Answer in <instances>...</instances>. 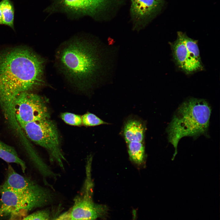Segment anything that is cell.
Listing matches in <instances>:
<instances>
[{
	"instance_id": "obj_11",
	"label": "cell",
	"mask_w": 220,
	"mask_h": 220,
	"mask_svg": "<svg viewBox=\"0 0 220 220\" xmlns=\"http://www.w3.org/2000/svg\"><path fill=\"white\" fill-rule=\"evenodd\" d=\"M3 185L13 191L24 193L39 191L45 188L16 172L10 165L8 166L6 179Z\"/></svg>"
},
{
	"instance_id": "obj_14",
	"label": "cell",
	"mask_w": 220,
	"mask_h": 220,
	"mask_svg": "<svg viewBox=\"0 0 220 220\" xmlns=\"http://www.w3.org/2000/svg\"><path fill=\"white\" fill-rule=\"evenodd\" d=\"M0 2L3 24L13 29L14 13L13 4L10 0H2Z\"/></svg>"
},
{
	"instance_id": "obj_4",
	"label": "cell",
	"mask_w": 220,
	"mask_h": 220,
	"mask_svg": "<svg viewBox=\"0 0 220 220\" xmlns=\"http://www.w3.org/2000/svg\"><path fill=\"white\" fill-rule=\"evenodd\" d=\"M20 127L30 140L46 150L52 161L64 168L66 159L61 148L57 130L53 122L47 118L26 123Z\"/></svg>"
},
{
	"instance_id": "obj_18",
	"label": "cell",
	"mask_w": 220,
	"mask_h": 220,
	"mask_svg": "<svg viewBox=\"0 0 220 220\" xmlns=\"http://www.w3.org/2000/svg\"><path fill=\"white\" fill-rule=\"evenodd\" d=\"M49 213L46 211H38L30 215L21 220H49Z\"/></svg>"
},
{
	"instance_id": "obj_12",
	"label": "cell",
	"mask_w": 220,
	"mask_h": 220,
	"mask_svg": "<svg viewBox=\"0 0 220 220\" xmlns=\"http://www.w3.org/2000/svg\"><path fill=\"white\" fill-rule=\"evenodd\" d=\"M145 127L139 120L130 119L125 123L123 135L127 143L132 141L142 142L144 138Z\"/></svg>"
},
{
	"instance_id": "obj_8",
	"label": "cell",
	"mask_w": 220,
	"mask_h": 220,
	"mask_svg": "<svg viewBox=\"0 0 220 220\" xmlns=\"http://www.w3.org/2000/svg\"><path fill=\"white\" fill-rule=\"evenodd\" d=\"M14 110L16 119L20 127L28 123L49 118L43 100L31 92H23L17 97Z\"/></svg>"
},
{
	"instance_id": "obj_10",
	"label": "cell",
	"mask_w": 220,
	"mask_h": 220,
	"mask_svg": "<svg viewBox=\"0 0 220 220\" xmlns=\"http://www.w3.org/2000/svg\"><path fill=\"white\" fill-rule=\"evenodd\" d=\"M130 14L133 29H143L160 10L163 0H130Z\"/></svg>"
},
{
	"instance_id": "obj_13",
	"label": "cell",
	"mask_w": 220,
	"mask_h": 220,
	"mask_svg": "<svg viewBox=\"0 0 220 220\" xmlns=\"http://www.w3.org/2000/svg\"><path fill=\"white\" fill-rule=\"evenodd\" d=\"M0 158L9 163H14L19 165L22 171L24 172L26 168L25 162L18 156L13 147L0 141Z\"/></svg>"
},
{
	"instance_id": "obj_5",
	"label": "cell",
	"mask_w": 220,
	"mask_h": 220,
	"mask_svg": "<svg viewBox=\"0 0 220 220\" xmlns=\"http://www.w3.org/2000/svg\"><path fill=\"white\" fill-rule=\"evenodd\" d=\"M0 216L28 212L48 203L50 191L45 188L38 192L24 193L13 191L3 185L0 187Z\"/></svg>"
},
{
	"instance_id": "obj_2",
	"label": "cell",
	"mask_w": 220,
	"mask_h": 220,
	"mask_svg": "<svg viewBox=\"0 0 220 220\" xmlns=\"http://www.w3.org/2000/svg\"><path fill=\"white\" fill-rule=\"evenodd\" d=\"M117 49L91 36H75L65 42L56 53L59 70L81 85L91 83L113 72Z\"/></svg>"
},
{
	"instance_id": "obj_9",
	"label": "cell",
	"mask_w": 220,
	"mask_h": 220,
	"mask_svg": "<svg viewBox=\"0 0 220 220\" xmlns=\"http://www.w3.org/2000/svg\"><path fill=\"white\" fill-rule=\"evenodd\" d=\"M90 171V167H86V177L82 193L75 200L70 212L68 213L69 220H94L106 212L107 209L105 206L96 205L91 200L92 185Z\"/></svg>"
},
{
	"instance_id": "obj_1",
	"label": "cell",
	"mask_w": 220,
	"mask_h": 220,
	"mask_svg": "<svg viewBox=\"0 0 220 220\" xmlns=\"http://www.w3.org/2000/svg\"><path fill=\"white\" fill-rule=\"evenodd\" d=\"M45 64V59L27 47L0 53V106L10 126L17 125L14 110L17 97L44 83Z\"/></svg>"
},
{
	"instance_id": "obj_20",
	"label": "cell",
	"mask_w": 220,
	"mask_h": 220,
	"mask_svg": "<svg viewBox=\"0 0 220 220\" xmlns=\"http://www.w3.org/2000/svg\"><path fill=\"white\" fill-rule=\"evenodd\" d=\"M3 24V20L2 12L1 8V2H0V24Z\"/></svg>"
},
{
	"instance_id": "obj_16",
	"label": "cell",
	"mask_w": 220,
	"mask_h": 220,
	"mask_svg": "<svg viewBox=\"0 0 220 220\" xmlns=\"http://www.w3.org/2000/svg\"><path fill=\"white\" fill-rule=\"evenodd\" d=\"M82 123L87 126H94L108 123L102 120L95 114L89 112L82 116Z\"/></svg>"
},
{
	"instance_id": "obj_17",
	"label": "cell",
	"mask_w": 220,
	"mask_h": 220,
	"mask_svg": "<svg viewBox=\"0 0 220 220\" xmlns=\"http://www.w3.org/2000/svg\"><path fill=\"white\" fill-rule=\"evenodd\" d=\"M63 120L66 123L73 126H79L82 124V117L79 115L66 112L61 115Z\"/></svg>"
},
{
	"instance_id": "obj_19",
	"label": "cell",
	"mask_w": 220,
	"mask_h": 220,
	"mask_svg": "<svg viewBox=\"0 0 220 220\" xmlns=\"http://www.w3.org/2000/svg\"><path fill=\"white\" fill-rule=\"evenodd\" d=\"M68 213H64L53 220H69Z\"/></svg>"
},
{
	"instance_id": "obj_7",
	"label": "cell",
	"mask_w": 220,
	"mask_h": 220,
	"mask_svg": "<svg viewBox=\"0 0 220 220\" xmlns=\"http://www.w3.org/2000/svg\"><path fill=\"white\" fill-rule=\"evenodd\" d=\"M116 0H53L49 9L51 11H60L75 17L88 16L98 20Z\"/></svg>"
},
{
	"instance_id": "obj_15",
	"label": "cell",
	"mask_w": 220,
	"mask_h": 220,
	"mask_svg": "<svg viewBox=\"0 0 220 220\" xmlns=\"http://www.w3.org/2000/svg\"><path fill=\"white\" fill-rule=\"evenodd\" d=\"M128 143V152L132 160L138 164L143 161L144 148L141 142L132 141Z\"/></svg>"
},
{
	"instance_id": "obj_6",
	"label": "cell",
	"mask_w": 220,
	"mask_h": 220,
	"mask_svg": "<svg viewBox=\"0 0 220 220\" xmlns=\"http://www.w3.org/2000/svg\"><path fill=\"white\" fill-rule=\"evenodd\" d=\"M177 35L176 40L170 44L176 66L186 75L203 70L198 41L182 32H178Z\"/></svg>"
},
{
	"instance_id": "obj_21",
	"label": "cell",
	"mask_w": 220,
	"mask_h": 220,
	"mask_svg": "<svg viewBox=\"0 0 220 220\" xmlns=\"http://www.w3.org/2000/svg\"><path fill=\"white\" fill-rule=\"evenodd\" d=\"M89 220L80 219H77V220Z\"/></svg>"
},
{
	"instance_id": "obj_3",
	"label": "cell",
	"mask_w": 220,
	"mask_h": 220,
	"mask_svg": "<svg viewBox=\"0 0 220 220\" xmlns=\"http://www.w3.org/2000/svg\"><path fill=\"white\" fill-rule=\"evenodd\" d=\"M211 111L204 99L191 98L184 101L176 110L167 128L169 141L176 149L183 137L207 135Z\"/></svg>"
}]
</instances>
